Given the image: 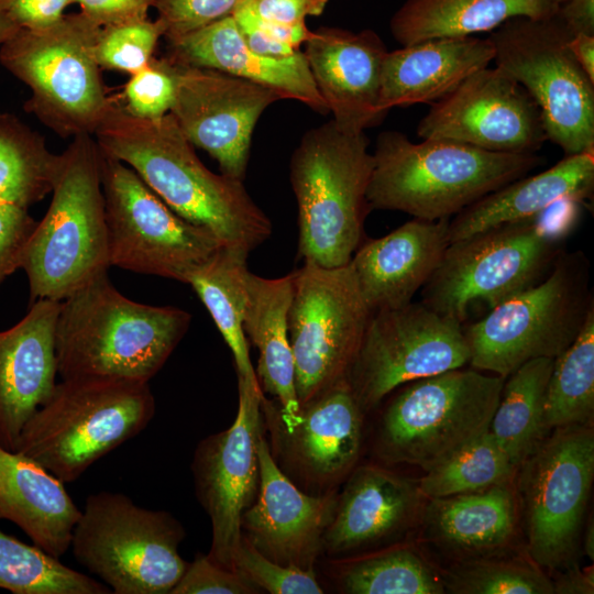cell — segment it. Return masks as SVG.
<instances>
[{
	"label": "cell",
	"instance_id": "cell-35",
	"mask_svg": "<svg viewBox=\"0 0 594 594\" xmlns=\"http://www.w3.org/2000/svg\"><path fill=\"white\" fill-rule=\"evenodd\" d=\"M62 154L16 116L0 111V205L29 209L52 193Z\"/></svg>",
	"mask_w": 594,
	"mask_h": 594
},
{
	"label": "cell",
	"instance_id": "cell-38",
	"mask_svg": "<svg viewBox=\"0 0 594 594\" xmlns=\"http://www.w3.org/2000/svg\"><path fill=\"white\" fill-rule=\"evenodd\" d=\"M516 470L487 430L426 471L417 486L431 499L442 498L509 483Z\"/></svg>",
	"mask_w": 594,
	"mask_h": 594
},
{
	"label": "cell",
	"instance_id": "cell-46",
	"mask_svg": "<svg viewBox=\"0 0 594 594\" xmlns=\"http://www.w3.org/2000/svg\"><path fill=\"white\" fill-rule=\"evenodd\" d=\"M36 223L28 209L0 205V285L20 268L25 245Z\"/></svg>",
	"mask_w": 594,
	"mask_h": 594
},
{
	"label": "cell",
	"instance_id": "cell-43",
	"mask_svg": "<svg viewBox=\"0 0 594 594\" xmlns=\"http://www.w3.org/2000/svg\"><path fill=\"white\" fill-rule=\"evenodd\" d=\"M175 94V63L167 56H154L144 68L130 77L117 98L129 114L157 120L170 112Z\"/></svg>",
	"mask_w": 594,
	"mask_h": 594
},
{
	"label": "cell",
	"instance_id": "cell-21",
	"mask_svg": "<svg viewBox=\"0 0 594 594\" xmlns=\"http://www.w3.org/2000/svg\"><path fill=\"white\" fill-rule=\"evenodd\" d=\"M257 452L258 490L242 516L241 532L270 560L314 570L338 496L334 492L315 495L299 488L276 464L264 435Z\"/></svg>",
	"mask_w": 594,
	"mask_h": 594
},
{
	"label": "cell",
	"instance_id": "cell-23",
	"mask_svg": "<svg viewBox=\"0 0 594 594\" xmlns=\"http://www.w3.org/2000/svg\"><path fill=\"white\" fill-rule=\"evenodd\" d=\"M61 301L37 299L0 331V446L15 451L28 420L56 385L55 330Z\"/></svg>",
	"mask_w": 594,
	"mask_h": 594
},
{
	"label": "cell",
	"instance_id": "cell-32",
	"mask_svg": "<svg viewBox=\"0 0 594 594\" xmlns=\"http://www.w3.org/2000/svg\"><path fill=\"white\" fill-rule=\"evenodd\" d=\"M509 484L431 499L428 519L435 538L453 549L470 551L508 542L516 525V499Z\"/></svg>",
	"mask_w": 594,
	"mask_h": 594
},
{
	"label": "cell",
	"instance_id": "cell-2",
	"mask_svg": "<svg viewBox=\"0 0 594 594\" xmlns=\"http://www.w3.org/2000/svg\"><path fill=\"white\" fill-rule=\"evenodd\" d=\"M189 312L122 295L102 273L61 301L55 330L57 373L148 382L190 324Z\"/></svg>",
	"mask_w": 594,
	"mask_h": 594
},
{
	"label": "cell",
	"instance_id": "cell-54",
	"mask_svg": "<svg viewBox=\"0 0 594 594\" xmlns=\"http://www.w3.org/2000/svg\"><path fill=\"white\" fill-rule=\"evenodd\" d=\"M20 28L3 14H0V45L11 37Z\"/></svg>",
	"mask_w": 594,
	"mask_h": 594
},
{
	"label": "cell",
	"instance_id": "cell-16",
	"mask_svg": "<svg viewBox=\"0 0 594 594\" xmlns=\"http://www.w3.org/2000/svg\"><path fill=\"white\" fill-rule=\"evenodd\" d=\"M520 466L529 554L537 565L560 566L576 548L593 482L592 428H556Z\"/></svg>",
	"mask_w": 594,
	"mask_h": 594
},
{
	"label": "cell",
	"instance_id": "cell-52",
	"mask_svg": "<svg viewBox=\"0 0 594 594\" xmlns=\"http://www.w3.org/2000/svg\"><path fill=\"white\" fill-rule=\"evenodd\" d=\"M557 594H592L594 592L593 568H573L560 575L553 583Z\"/></svg>",
	"mask_w": 594,
	"mask_h": 594
},
{
	"label": "cell",
	"instance_id": "cell-37",
	"mask_svg": "<svg viewBox=\"0 0 594 594\" xmlns=\"http://www.w3.org/2000/svg\"><path fill=\"white\" fill-rule=\"evenodd\" d=\"M0 588L13 594H109L102 582L0 530Z\"/></svg>",
	"mask_w": 594,
	"mask_h": 594
},
{
	"label": "cell",
	"instance_id": "cell-9",
	"mask_svg": "<svg viewBox=\"0 0 594 594\" xmlns=\"http://www.w3.org/2000/svg\"><path fill=\"white\" fill-rule=\"evenodd\" d=\"M184 537L169 513L101 491L87 497L69 549L111 593L168 594L188 565L178 552Z\"/></svg>",
	"mask_w": 594,
	"mask_h": 594
},
{
	"label": "cell",
	"instance_id": "cell-40",
	"mask_svg": "<svg viewBox=\"0 0 594 594\" xmlns=\"http://www.w3.org/2000/svg\"><path fill=\"white\" fill-rule=\"evenodd\" d=\"M444 587L459 594H551L552 582L522 560L480 559L449 572Z\"/></svg>",
	"mask_w": 594,
	"mask_h": 594
},
{
	"label": "cell",
	"instance_id": "cell-44",
	"mask_svg": "<svg viewBox=\"0 0 594 594\" xmlns=\"http://www.w3.org/2000/svg\"><path fill=\"white\" fill-rule=\"evenodd\" d=\"M241 0H156L154 8L167 41L232 15Z\"/></svg>",
	"mask_w": 594,
	"mask_h": 594
},
{
	"label": "cell",
	"instance_id": "cell-12",
	"mask_svg": "<svg viewBox=\"0 0 594 594\" xmlns=\"http://www.w3.org/2000/svg\"><path fill=\"white\" fill-rule=\"evenodd\" d=\"M559 15L516 16L492 31L495 66L539 107L547 140L566 155L594 150V81L573 57Z\"/></svg>",
	"mask_w": 594,
	"mask_h": 594
},
{
	"label": "cell",
	"instance_id": "cell-45",
	"mask_svg": "<svg viewBox=\"0 0 594 594\" xmlns=\"http://www.w3.org/2000/svg\"><path fill=\"white\" fill-rule=\"evenodd\" d=\"M257 591L237 572L197 554L169 594H249Z\"/></svg>",
	"mask_w": 594,
	"mask_h": 594
},
{
	"label": "cell",
	"instance_id": "cell-55",
	"mask_svg": "<svg viewBox=\"0 0 594 594\" xmlns=\"http://www.w3.org/2000/svg\"><path fill=\"white\" fill-rule=\"evenodd\" d=\"M584 550L586 556L593 561L594 559V527H593V520L588 521V525L586 527L585 534H584Z\"/></svg>",
	"mask_w": 594,
	"mask_h": 594
},
{
	"label": "cell",
	"instance_id": "cell-10",
	"mask_svg": "<svg viewBox=\"0 0 594 594\" xmlns=\"http://www.w3.org/2000/svg\"><path fill=\"white\" fill-rule=\"evenodd\" d=\"M504 381L459 367L405 384L383 411L378 454L432 469L488 430Z\"/></svg>",
	"mask_w": 594,
	"mask_h": 594
},
{
	"label": "cell",
	"instance_id": "cell-8",
	"mask_svg": "<svg viewBox=\"0 0 594 594\" xmlns=\"http://www.w3.org/2000/svg\"><path fill=\"white\" fill-rule=\"evenodd\" d=\"M593 309L590 262L581 251L564 250L541 282L463 326L469 363L506 378L530 360L556 359Z\"/></svg>",
	"mask_w": 594,
	"mask_h": 594
},
{
	"label": "cell",
	"instance_id": "cell-17",
	"mask_svg": "<svg viewBox=\"0 0 594 594\" xmlns=\"http://www.w3.org/2000/svg\"><path fill=\"white\" fill-rule=\"evenodd\" d=\"M261 407L278 468L306 493H333L352 471L362 443L364 411L346 381L300 405L292 417L265 396Z\"/></svg>",
	"mask_w": 594,
	"mask_h": 594
},
{
	"label": "cell",
	"instance_id": "cell-30",
	"mask_svg": "<svg viewBox=\"0 0 594 594\" xmlns=\"http://www.w3.org/2000/svg\"><path fill=\"white\" fill-rule=\"evenodd\" d=\"M293 289L294 272L277 278L246 273L243 330L258 351L257 381L262 391L273 396L280 411L288 417L300 408L288 336Z\"/></svg>",
	"mask_w": 594,
	"mask_h": 594
},
{
	"label": "cell",
	"instance_id": "cell-26",
	"mask_svg": "<svg viewBox=\"0 0 594 594\" xmlns=\"http://www.w3.org/2000/svg\"><path fill=\"white\" fill-rule=\"evenodd\" d=\"M494 59L488 38H435L387 52L382 70L380 107L436 102Z\"/></svg>",
	"mask_w": 594,
	"mask_h": 594
},
{
	"label": "cell",
	"instance_id": "cell-20",
	"mask_svg": "<svg viewBox=\"0 0 594 594\" xmlns=\"http://www.w3.org/2000/svg\"><path fill=\"white\" fill-rule=\"evenodd\" d=\"M175 65L170 113L187 140L209 153L222 174L244 180L254 128L267 107L282 97L220 70Z\"/></svg>",
	"mask_w": 594,
	"mask_h": 594
},
{
	"label": "cell",
	"instance_id": "cell-1",
	"mask_svg": "<svg viewBox=\"0 0 594 594\" xmlns=\"http://www.w3.org/2000/svg\"><path fill=\"white\" fill-rule=\"evenodd\" d=\"M94 138L105 155L131 167L174 212L222 248L248 256L271 237L272 222L243 180L208 169L170 112L139 119L114 97Z\"/></svg>",
	"mask_w": 594,
	"mask_h": 594
},
{
	"label": "cell",
	"instance_id": "cell-11",
	"mask_svg": "<svg viewBox=\"0 0 594 594\" xmlns=\"http://www.w3.org/2000/svg\"><path fill=\"white\" fill-rule=\"evenodd\" d=\"M562 251L535 217L488 228L448 245L420 302L464 326L475 307L488 312L541 282Z\"/></svg>",
	"mask_w": 594,
	"mask_h": 594
},
{
	"label": "cell",
	"instance_id": "cell-4",
	"mask_svg": "<svg viewBox=\"0 0 594 594\" xmlns=\"http://www.w3.org/2000/svg\"><path fill=\"white\" fill-rule=\"evenodd\" d=\"M373 155L364 131L333 120L301 138L289 164L298 208V256L324 267L344 266L364 238Z\"/></svg>",
	"mask_w": 594,
	"mask_h": 594
},
{
	"label": "cell",
	"instance_id": "cell-18",
	"mask_svg": "<svg viewBox=\"0 0 594 594\" xmlns=\"http://www.w3.org/2000/svg\"><path fill=\"white\" fill-rule=\"evenodd\" d=\"M238 391L233 424L201 440L191 463L198 501L211 521L212 541L207 556L231 571L242 536V516L258 490L257 450L264 435L261 386L238 377Z\"/></svg>",
	"mask_w": 594,
	"mask_h": 594
},
{
	"label": "cell",
	"instance_id": "cell-49",
	"mask_svg": "<svg viewBox=\"0 0 594 594\" xmlns=\"http://www.w3.org/2000/svg\"><path fill=\"white\" fill-rule=\"evenodd\" d=\"M156 0H73L98 25L108 26L147 19Z\"/></svg>",
	"mask_w": 594,
	"mask_h": 594
},
{
	"label": "cell",
	"instance_id": "cell-34",
	"mask_svg": "<svg viewBox=\"0 0 594 594\" xmlns=\"http://www.w3.org/2000/svg\"><path fill=\"white\" fill-rule=\"evenodd\" d=\"M246 257L220 248L191 271L186 284L196 292L230 348L238 377L260 385L243 330L249 272Z\"/></svg>",
	"mask_w": 594,
	"mask_h": 594
},
{
	"label": "cell",
	"instance_id": "cell-5",
	"mask_svg": "<svg viewBox=\"0 0 594 594\" xmlns=\"http://www.w3.org/2000/svg\"><path fill=\"white\" fill-rule=\"evenodd\" d=\"M51 194L20 265L30 304L42 298L62 301L110 267L100 151L94 135L75 136L62 153Z\"/></svg>",
	"mask_w": 594,
	"mask_h": 594
},
{
	"label": "cell",
	"instance_id": "cell-13",
	"mask_svg": "<svg viewBox=\"0 0 594 594\" xmlns=\"http://www.w3.org/2000/svg\"><path fill=\"white\" fill-rule=\"evenodd\" d=\"M371 315L350 263L294 271L288 336L299 405L346 381Z\"/></svg>",
	"mask_w": 594,
	"mask_h": 594
},
{
	"label": "cell",
	"instance_id": "cell-31",
	"mask_svg": "<svg viewBox=\"0 0 594 594\" xmlns=\"http://www.w3.org/2000/svg\"><path fill=\"white\" fill-rule=\"evenodd\" d=\"M552 0H405L389 28L402 45L449 37H466L493 31L516 16L548 18L556 14Z\"/></svg>",
	"mask_w": 594,
	"mask_h": 594
},
{
	"label": "cell",
	"instance_id": "cell-36",
	"mask_svg": "<svg viewBox=\"0 0 594 594\" xmlns=\"http://www.w3.org/2000/svg\"><path fill=\"white\" fill-rule=\"evenodd\" d=\"M594 413V309L572 344L554 359L544 419L549 430L588 425Z\"/></svg>",
	"mask_w": 594,
	"mask_h": 594
},
{
	"label": "cell",
	"instance_id": "cell-29",
	"mask_svg": "<svg viewBox=\"0 0 594 594\" xmlns=\"http://www.w3.org/2000/svg\"><path fill=\"white\" fill-rule=\"evenodd\" d=\"M594 188V150L566 155L550 168L520 177L450 218V243L488 228L529 219L556 200L588 199Z\"/></svg>",
	"mask_w": 594,
	"mask_h": 594
},
{
	"label": "cell",
	"instance_id": "cell-25",
	"mask_svg": "<svg viewBox=\"0 0 594 594\" xmlns=\"http://www.w3.org/2000/svg\"><path fill=\"white\" fill-rule=\"evenodd\" d=\"M174 63L204 67L246 79L274 90L282 99L297 100L328 113L302 51L276 58L252 51L232 15L168 41L166 55Z\"/></svg>",
	"mask_w": 594,
	"mask_h": 594
},
{
	"label": "cell",
	"instance_id": "cell-42",
	"mask_svg": "<svg viewBox=\"0 0 594 594\" xmlns=\"http://www.w3.org/2000/svg\"><path fill=\"white\" fill-rule=\"evenodd\" d=\"M232 569L255 590L271 594H321L314 570L276 563L258 552L242 535Z\"/></svg>",
	"mask_w": 594,
	"mask_h": 594
},
{
	"label": "cell",
	"instance_id": "cell-47",
	"mask_svg": "<svg viewBox=\"0 0 594 594\" xmlns=\"http://www.w3.org/2000/svg\"><path fill=\"white\" fill-rule=\"evenodd\" d=\"M327 3L328 0H241L238 7L267 23L298 25L306 23L308 16L322 14Z\"/></svg>",
	"mask_w": 594,
	"mask_h": 594
},
{
	"label": "cell",
	"instance_id": "cell-39",
	"mask_svg": "<svg viewBox=\"0 0 594 594\" xmlns=\"http://www.w3.org/2000/svg\"><path fill=\"white\" fill-rule=\"evenodd\" d=\"M351 594H439L444 584L414 551L388 550L351 562L339 576Z\"/></svg>",
	"mask_w": 594,
	"mask_h": 594
},
{
	"label": "cell",
	"instance_id": "cell-27",
	"mask_svg": "<svg viewBox=\"0 0 594 594\" xmlns=\"http://www.w3.org/2000/svg\"><path fill=\"white\" fill-rule=\"evenodd\" d=\"M419 494L418 486L386 469H355L338 497L322 550L345 554L395 535L413 518Z\"/></svg>",
	"mask_w": 594,
	"mask_h": 594
},
{
	"label": "cell",
	"instance_id": "cell-6",
	"mask_svg": "<svg viewBox=\"0 0 594 594\" xmlns=\"http://www.w3.org/2000/svg\"><path fill=\"white\" fill-rule=\"evenodd\" d=\"M155 414L148 382L113 377L61 380L24 426L15 451L64 484L139 435Z\"/></svg>",
	"mask_w": 594,
	"mask_h": 594
},
{
	"label": "cell",
	"instance_id": "cell-51",
	"mask_svg": "<svg viewBox=\"0 0 594 594\" xmlns=\"http://www.w3.org/2000/svg\"><path fill=\"white\" fill-rule=\"evenodd\" d=\"M557 14L573 35H594V0H564Z\"/></svg>",
	"mask_w": 594,
	"mask_h": 594
},
{
	"label": "cell",
	"instance_id": "cell-7",
	"mask_svg": "<svg viewBox=\"0 0 594 594\" xmlns=\"http://www.w3.org/2000/svg\"><path fill=\"white\" fill-rule=\"evenodd\" d=\"M101 26L84 13L38 29H19L0 45V63L31 90L24 103L61 138L91 134L114 97L92 56Z\"/></svg>",
	"mask_w": 594,
	"mask_h": 594
},
{
	"label": "cell",
	"instance_id": "cell-50",
	"mask_svg": "<svg viewBox=\"0 0 594 594\" xmlns=\"http://www.w3.org/2000/svg\"><path fill=\"white\" fill-rule=\"evenodd\" d=\"M583 202L573 196L562 197L536 215V223L547 237L563 241L579 220Z\"/></svg>",
	"mask_w": 594,
	"mask_h": 594
},
{
	"label": "cell",
	"instance_id": "cell-56",
	"mask_svg": "<svg viewBox=\"0 0 594 594\" xmlns=\"http://www.w3.org/2000/svg\"><path fill=\"white\" fill-rule=\"evenodd\" d=\"M553 2H556L557 4L561 3L562 1L564 0H552Z\"/></svg>",
	"mask_w": 594,
	"mask_h": 594
},
{
	"label": "cell",
	"instance_id": "cell-14",
	"mask_svg": "<svg viewBox=\"0 0 594 594\" xmlns=\"http://www.w3.org/2000/svg\"><path fill=\"white\" fill-rule=\"evenodd\" d=\"M100 175L110 266L186 283L222 248L174 212L131 167L101 151Z\"/></svg>",
	"mask_w": 594,
	"mask_h": 594
},
{
	"label": "cell",
	"instance_id": "cell-53",
	"mask_svg": "<svg viewBox=\"0 0 594 594\" xmlns=\"http://www.w3.org/2000/svg\"><path fill=\"white\" fill-rule=\"evenodd\" d=\"M569 48L581 68L594 81V35L574 34L569 41Z\"/></svg>",
	"mask_w": 594,
	"mask_h": 594
},
{
	"label": "cell",
	"instance_id": "cell-41",
	"mask_svg": "<svg viewBox=\"0 0 594 594\" xmlns=\"http://www.w3.org/2000/svg\"><path fill=\"white\" fill-rule=\"evenodd\" d=\"M164 26L158 19H148L102 26L92 46V56L100 69L134 75L154 57Z\"/></svg>",
	"mask_w": 594,
	"mask_h": 594
},
{
	"label": "cell",
	"instance_id": "cell-33",
	"mask_svg": "<svg viewBox=\"0 0 594 594\" xmlns=\"http://www.w3.org/2000/svg\"><path fill=\"white\" fill-rule=\"evenodd\" d=\"M553 363L551 358L530 360L504 381L488 431L517 469L549 431L544 403Z\"/></svg>",
	"mask_w": 594,
	"mask_h": 594
},
{
	"label": "cell",
	"instance_id": "cell-28",
	"mask_svg": "<svg viewBox=\"0 0 594 594\" xmlns=\"http://www.w3.org/2000/svg\"><path fill=\"white\" fill-rule=\"evenodd\" d=\"M79 509L65 484L26 455L0 446V519L14 522L45 552L69 549Z\"/></svg>",
	"mask_w": 594,
	"mask_h": 594
},
{
	"label": "cell",
	"instance_id": "cell-24",
	"mask_svg": "<svg viewBox=\"0 0 594 594\" xmlns=\"http://www.w3.org/2000/svg\"><path fill=\"white\" fill-rule=\"evenodd\" d=\"M449 221L414 218L384 237L362 241L350 264L371 314L413 301L450 244Z\"/></svg>",
	"mask_w": 594,
	"mask_h": 594
},
{
	"label": "cell",
	"instance_id": "cell-19",
	"mask_svg": "<svg viewBox=\"0 0 594 594\" xmlns=\"http://www.w3.org/2000/svg\"><path fill=\"white\" fill-rule=\"evenodd\" d=\"M417 133L501 153H536L547 140L535 100L497 66L476 70L433 102Z\"/></svg>",
	"mask_w": 594,
	"mask_h": 594
},
{
	"label": "cell",
	"instance_id": "cell-3",
	"mask_svg": "<svg viewBox=\"0 0 594 594\" xmlns=\"http://www.w3.org/2000/svg\"><path fill=\"white\" fill-rule=\"evenodd\" d=\"M367 188L371 209L450 219L542 164L536 153H501L444 139L411 142L398 131L376 140Z\"/></svg>",
	"mask_w": 594,
	"mask_h": 594
},
{
	"label": "cell",
	"instance_id": "cell-48",
	"mask_svg": "<svg viewBox=\"0 0 594 594\" xmlns=\"http://www.w3.org/2000/svg\"><path fill=\"white\" fill-rule=\"evenodd\" d=\"M73 0H0V14L20 29L44 28L57 21Z\"/></svg>",
	"mask_w": 594,
	"mask_h": 594
},
{
	"label": "cell",
	"instance_id": "cell-22",
	"mask_svg": "<svg viewBox=\"0 0 594 594\" xmlns=\"http://www.w3.org/2000/svg\"><path fill=\"white\" fill-rule=\"evenodd\" d=\"M304 45L311 76L334 122L364 131L382 121L386 114L380 107L382 70L388 51L376 32L321 26Z\"/></svg>",
	"mask_w": 594,
	"mask_h": 594
},
{
	"label": "cell",
	"instance_id": "cell-15",
	"mask_svg": "<svg viewBox=\"0 0 594 594\" xmlns=\"http://www.w3.org/2000/svg\"><path fill=\"white\" fill-rule=\"evenodd\" d=\"M470 350L463 326L420 301L371 315L346 375L363 411L400 386L464 367Z\"/></svg>",
	"mask_w": 594,
	"mask_h": 594
}]
</instances>
